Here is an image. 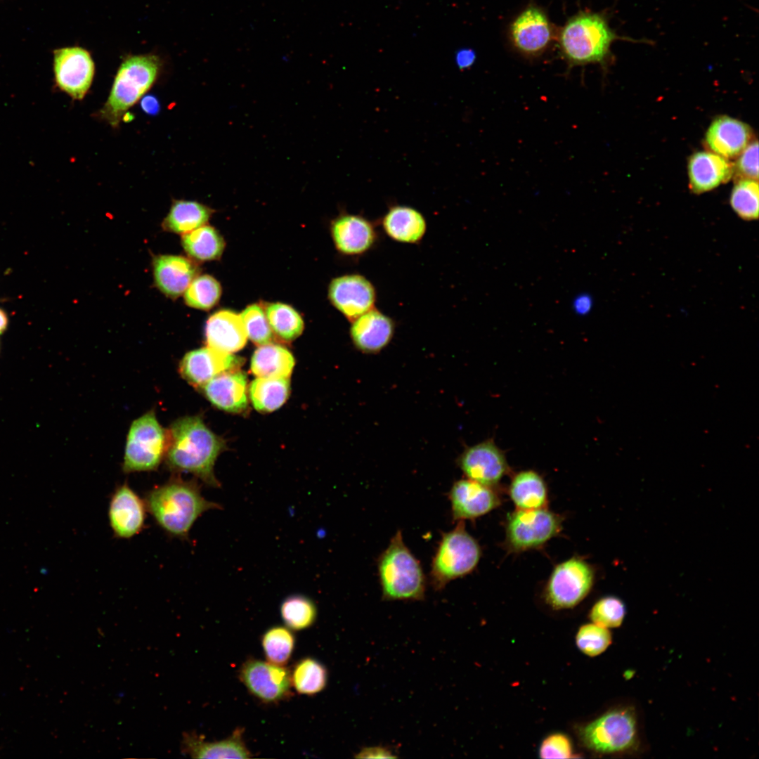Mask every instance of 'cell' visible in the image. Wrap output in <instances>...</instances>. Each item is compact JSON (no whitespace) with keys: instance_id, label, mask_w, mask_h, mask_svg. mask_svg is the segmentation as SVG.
<instances>
[{"instance_id":"484cf974","label":"cell","mask_w":759,"mask_h":759,"mask_svg":"<svg viewBox=\"0 0 759 759\" xmlns=\"http://www.w3.org/2000/svg\"><path fill=\"white\" fill-rule=\"evenodd\" d=\"M384 232L391 240L406 244L420 242L427 232V221L417 209L406 205L389 209L382 219Z\"/></svg>"},{"instance_id":"8992f818","label":"cell","mask_w":759,"mask_h":759,"mask_svg":"<svg viewBox=\"0 0 759 759\" xmlns=\"http://www.w3.org/2000/svg\"><path fill=\"white\" fill-rule=\"evenodd\" d=\"M580 737L588 748L598 753H635L640 744L635 708L621 706L606 711L582 727Z\"/></svg>"},{"instance_id":"f35d334b","label":"cell","mask_w":759,"mask_h":759,"mask_svg":"<svg viewBox=\"0 0 759 759\" xmlns=\"http://www.w3.org/2000/svg\"><path fill=\"white\" fill-rule=\"evenodd\" d=\"M578 649L590 656H597L604 652L611 642V635L608 628L595 623L582 625L576 637Z\"/></svg>"},{"instance_id":"c3c4849f","label":"cell","mask_w":759,"mask_h":759,"mask_svg":"<svg viewBox=\"0 0 759 759\" xmlns=\"http://www.w3.org/2000/svg\"><path fill=\"white\" fill-rule=\"evenodd\" d=\"M8 322V320L6 312L0 308V335L6 330Z\"/></svg>"},{"instance_id":"44dd1931","label":"cell","mask_w":759,"mask_h":759,"mask_svg":"<svg viewBox=\"0 0 759 759\" xmlns=\"http://www.w3.org/2000/svg\"><path fill=\"white\" fill-rule=\"evenodd\" d=\"M752 138L753 131L748 124L724 115L712 122L706 134L705 143L712 153L729 159L738 157Z\"/></svg>"},{"instance_id":"7a4b0ae2","label":"cell","mask_w":759,"mask_h":759,"mask_svg":"<svg viewBox=\"0 0 759 759\" xmlns=\"http://www.w3.org/2000/svg\"><path fill=\"white\" fill-rule=\"evenodd\" d=\"M144 500L156 524L169 537L180 540H188L193 524L204 513L221 509L202 495L197 481L184 480L179 474L147 491Z\"/></svg>"},{"instance_id":"3957f363","label":"cell","mask_w":759,"mask_h":759,"mask_svg":"<svg viewBox=\"0 0 759 759\" xmlns=\"http://www.w3.org/2000/svg\"><path fill=\"white\" fill-rule=\"evenodd\" d=\"M619 39L625 37L614 32L602 13L580 10L557 30L556 39L561 56L571 70L588 64L604 65L610 57L611 44Z\"/></svg>"},{"instance_id":"6da1fadb","label":"cell","mask_w":759,"mask_h":759,"mask_svg":"<svg viewBox=\"0 0 759 759\" xmlns=\"http://www.w3.org/2000/svg\"><path fill=\"white\" fill-rule=\"evenodd\" d=\"M223 448L222 440L199 416L178 418L167 429L164 461L173 474L190 473L208 486L219 488L214 467Z\"/></svg>"},{"instance_id":"4fadbf2b","label":"cell","mask_w":759,"mask_h":759,"mask_svg":"<svg viewBox=\"0 0 759 759\" xmlns=\"http://www.w3.org/2000/svg\"><path fill=\"white\" fill-rule=\"evenodd\" d=\"M457 463L466 478L493 488L511 473L505 453L493 439L467 447Z\"/></svg>"},{"instance_id":"f1b7e54d","label":"cell","mask_w":759,"mask_h":759,"mask_svg":"<svg viewBox=\"0 0 759 759\" xmlns=\"http://www.w3.org/2000/svg\"><path fill=\"white\" fill-rule=\"evenodd\" d=\"M294 365L292 353L273 344L259 346L251 360V370L258 377L289 378Z\"/></svg>"},{"instance_id":"4dcf8cb0","label":"cell","mask_w":759,"mask_h":759,"mask_svg":"<svg viewBox=\"0 0 759 759\" xmlns=\"http://www.w3.org/2000/svg\"><path fill=\"white\" fill-rule=\"evenodd\" d=\"M290 391L289 378L258 377L249 386V397L254 408L261 413L273 412L280 408Z\"/></svg>"},{"instance_id":"9a60e30c","label":"cell","mask_w":759,"mask_h":759,"mask_svg":"<svg viewBox=\"0 0 759 759\" xmlns=\"http://www.w3.org/2000/svg\"><path fill=\"white\" fill-rule=\"evenodd\" d=\"M148 510L144 499L128 484L117 486L110 495L108 519L113 536L129 539L146 528Z\"/></svg>"},{"instance_id":"bcb514c9","label":"cell","mask_w":759,"mask_h":759,"mask_svg":"<svg viewBox=\"0 0 759 759\" xmlns=\"http://www.w3.org/2000/svg\"><path fill=\"white\" fill-rule=\"evenodd\" d=\"M355 757L357 758H393L397 756L386 747L372 746L363 748Z\"/></svg>"},{"instance_id":"5b68a950","label":"cell","mask_w":759,"mask_h":759,"mask_svg":"<svg viewBox=\"0 0 759 759\" xmlns=\"http://www.w3.org/2000/svg\"><path fill=\"white\" fill-rule=\"evenodd\" d=\"M377 565L383 600L424 599L425 575L420 562L404 543L401 530L379 554Z\"/></svg>"},{"instance_id":"e0dca14e","label":"cell","mask_w":759,"mask_h":759,"mask_svg":"<svg viewBox=\"0 0 759 759\" xmlns=\"http://www.w3.org/2000/svg\"><path fill=\"white\" fill-rule=\"evenodd\" d=\"M495 488L467 478L454 482L448 493L453 520L474 519L498 507L500 498Z\"/></svg>"},{"instance_id":"ba28073f","label":"cell","mask_w":759,"mask_h":759,"mask_svg":"<svg viewBox=\"0 0 759 759\" xmlns=\"http://www.w3.org/2000/svg\"><path fill=\"white\" fill-rule=\"evenodd\" d=\"M167 429L158 422L153 410H149L130 426L124 450V473L156 470L164 458Z\"/></svg>"},{"instance_id":"d6a6232c","label":"cell","mask_w":759,"mask_h":759,"mask_svg":"<svg viewBox=\"0 0 759 759\" xmlns=\"http://www.w3.org/2000/svg\"><path fill=\"white\" fill-rule=\"evenodd\" d=\"M265 314L272 332L283 340L292 341L303 331L302 318L288 305L271 304L266 307Z\"/></svg>"},{"instance_id":"7402d4cb","label":"cell","mask_w":759,"mask_h":759,"mask_svg":"<svg viewBox=\"0 0 759 759\" xmlns=\"http://www.w3.org/2000/svg\"><path fill=\"white\" fill-rule=\"evenodd\" d=\"M247 384L245 374L235 369L216 375L200 389L214 406L238 413L247 407Z\"/></svg>"},{"instance_id":"83f0119b","label":"cell","mask_w":759,"mask_h":759,"mask_svg":"<svg viewBox=\"0 0 759 759\" xmlns=\"http://www.w3.org/2000/svg\"><path fill=\"white\" fill-rule=\"evenodd\" d=\"M241 733L236 731L231 737L216 741H205L201 737L186 734L183 737V748L195 758H248L251 753Z\"/></svg>"},{"instance_id":"2e32d148","label":"cell","mask_w":759,"mask_h":759,"mask_svg":"<svg viewBox=\"0 0 759 759\" xmlns=\"http://www.w3.org/2000/svg\"><path fill=\"white\" fill-rule=\"evenodd\" d=\"M328 296L332 305L352 321L375 307L377 291L366 277L353 273L334 278Z\"/></svg>"},{"instance_id":"ab89813d","label":"cell","mask_w":759,"mask_h":759,"mask_svg":"<svg viewBox=\"0 0 759 759\" xmlns=\"http://www.w3.org/2000/svg\"><path fill=\"white\" fill-rule=\"evenodd\" d=\"M240 315L247 337L254 344L261 346L271 342L272 330L261 306L257 304L250 305Z\"/></svg>"},{"instance_id":"ffe728a7","label":"cell","mask_w":759,"mask_h":759,"mask_svg":"<svg viewBox=\"0 0 759 759\" xmlns=\"http://www.w3.org/2000/svg\"><path fill=\"white\" fill-rule=\"evenodd\" d=\"M332 237L341 253L361 256L369 252L377 241L375 225L368 219L355 214H343L332 223Z\"/></svg>"},{"instance_id":"ac0fdd59","label":"cell","mask_w":759,"mask_h":759,"mask_svg":"<svg viewBox=\"0 0 759 759\" xmlns=\"http://www.w3.org/2000/svg\"><path fill=\"white\" fill-rule=\"evenodd\" d=\"M243 360L209 346L186 353L179 364L181 376L191 386L200 389L216 375L239 369Z\"/></svg>"},{"instance_id":"d590c367","label":"cell","mask_w":759,"mask_h":759,"mask_svg":"<svg viewBox=\"0 0 759 759\" xmlns=\"http://www.w3.org/2000/svg\"><path fill=\"white\" fill-rule=\"evenodd\" d=\"M758 182L755 180L736 181L730 195V205L743 220L758 219Z\"/></svg>"},{"instance_id":"60d3db41","label":"cell","mask_w":759,"mask_h":759,"mask_svg":"<svg viewBox=\"0 0 759 759\" xmlns=\"http://www.w3.org/2000/svg\"><path fill=\"white\" fill-rule=\"evenodd\" d=\"M625 615V604L620 599L614 596L599 599L590 612V618L594 623L606 628L620 626Z\"/></svg>"},{"instance_id":"ee69618b","label":"cell","mask_w":759,"mask_h":759,"mask_svg":"<svg viewBox=\"0 0 759 759\" xmlns=\"http://www.w3.org/2000/svg\"><path fill=\"white\" fill-rule=\"evenodd\" d=\"M593 304V299L589 293L580 292L573 298L571 308L576 315L585 316L591 312Z\"/></svg>"},{"instance_id":"8d00e7d4","label":"cell","mask_w":759,"mask_h":759,"mask_svg":"<svg viewBox=\"0 0 759 759\" xmlns=\"http://www.w3.org/2000/svg\"><path fill=\"white\" fill-rule=\"evenodd\" d=\"M261 644L268 661L284 665L290 659L294 646L292 632L283 626L268 629L263 635Z\"/></svg>"},{"instance_id":"836d02e7","label":"cell","mask_w":759,"mask_h":759,"mask_svg":"<svg viewBox=\"0 0 759 759\" xmlns=\"http://www.w3.org/2000/svg\"><path fill=\"white\" fill-rule=\"evenodd\" d=\"M292 674V683L297 692L313 695L321 692L327 684V673L325 666L311 658L299 661Z\"/></svg>"},{"instance_id":"74e56055","label":"cell","mask_w":759,"mask_h":759,"mask_svg":"<svg viewBox=\"0 0 759 759\" xmlns=\"http://www.w3.org/2000/svg\"><path fill=\"white\" fill-rule=\"evenodd\" d=\"M221 287L218 281L209 275L195 277L184 293L186 304L195 309L208 310L219 301Z\"/></svg>"},{"instance_id":"d4e9b609","label":"cell","mask_w":759,"mask_h":759,"mask_svg":"<svg viewBox=\"0 0 759 759\" xmlns=\"http://www.w3.org/2000/svg\"><path fill=\"white\" fill-rule=\"evenodd\" d=\"M205 337L207 346L231 353L245 346L247 335L240 315L222 310L214 313L207 320Z\"/></svg>"},{"instance_id":"52a82bcc","label":"cell","mask_w":759,"mask_h":759,"mask_svg":"<svg viewBox=\"0 0 759 759\" xmlns=\"http://www.w3.org/2000/svg\"><path fill=\"white\" fill-rule=\"evenodd\" d=\"M481 555L480 545L459 521L444 533L432 559L430 580L435 590H442L450 581L470 573Z\"/></svg>"},{"instance_id":"7dc6e473","label":"cell","mask_w":759,"mask_h":759,"mask_svg":"<svg viewBox=\"0 0 759 759\" xmlns=\"http://www.w3.org/2000/svg\"><path fill=\"white\" fill-rule=\"evenodd\" d=\"M141 108L143 111L150 115L156 114L160 109L157 99L153 96H147L142 98Z\"/></svg>"},{"instance_id":"cb8c5ba5","label":"cell","mask_w":759,"mask_h":759,"mask_svg":"<svg viewBox=\"0 0 759 759\" xmlns=\"http://www.w3.org/2000/svg\"><path fill=\"white\" fill-rule=\"evenodd\" d=\"M157 287L167 297L181 295L195 278L197 268L188 259L178 255H158L153 261Z\"/></svg>"},{"instance_id":"f546056e","label":"cell","mask_w":759,"mask_h":759,"mask_svg":"<svg viewBox=\"0 0 759 759\" xmlns=\"http://www.w3.org/2000/svg\"><path fill=\"white\" fill-rule=\"evenodd\" d=\"M212 212L209 207L196 201L174 200L162 227L169 232L185 234L205 225Z\"/></svg>"},{"instance_id":"5bb4252c","label":"cell","mask_w":759,"mask_h":759,"mask_svg":"<svg viewBox=\"0 0 759 759\" xmlns=\"http://www.w3.org/2000/svg\"><path fill=\"white\" fill-rule=\"evenodd\" d=\"M239 675L249 692L266 703L286 698L292 686L289 669L269 661L249 659L242 665Z\"/></svg>"},{"instance_id":"d6986e66","label":"cell","mask_w":759,"mask_h":759,"mask_svg":"<svg viewBox=\"0 0 759 759\" xmlns=\"http://www.w3.org/2000/svg\"><path fill=\"white\" fill-rule=\"evenodd\" d=\"M351 322V339L363 353H379L391 342L395 333L394 320L375 307Z\"/></svg>"},{"instance_id":"7bdbcfd3","label":"cell","mask_w":759,"mask_h":759,"mask_svg":"<svg viewBox=\"0 0 759 759\" xmlns=\"http://www.w3.org/2000/svg\"><path fill=\"white\" fill-rule=\"evenodd\" d=\"M572 753L569 738L562 733L552 734L545 738L539 751L541 758H569Z\"/></svg>"},{"instance_id":"30bf717a","label":"cell","mask_w":759,"mask_h":759,"mask_svg":"<svg viewBox=\"0 0 759 759\" xmlns=\"http://www.w3.org/2000/svg\"><path fill=\"white\" fill-rule=\"evenodd\" d=\"M595 572L583 559L573 557L557 564L545 589L547 602L554 609H569L579 604L590 592Z\"/></svg>"},{"instance_id":"b9f144b4","label":"cell","mask_w":759,"mask_h":759,"mask_svg":"<svg viewBox=\"0 0 759 759\" xmlns=\"http://www.w3.org/2000/svg\"><path fill=\"white\" fill-rule=\"evenodd\" d=\"M733 164V176L736 181L758 180V143L751 141L739 155Z\"/></svg>"},{"instance_id":"1f68e13d","label":"cell","mask_w":759,"mask_h":759,"mask_svg":"<svg viewBox=\"0 0 759 759\" xmlns=\"http://www.w3.org/2000/svg\"><path fill=\"white\" fill-rule=\"evenodd\" d=\"M181 245L188 256L198 261L219 259L225 245L217 231L205 225L183 234Z\"/></svg>"},{"instance_id":"f6af8a7d","label":"cell","mask_w":759,"mask_h":759,"mask_svg":"<svg viewBox=\"0 0 759 759\" xmlns=\"http://www.w3.org/2000/svg\"><path fill=\"white\" fill-rule=\"evenodd\" d=\"M476 60V53L472 48L463 47L455 53V62L460 70L470 68Z\"/></svg>"},{"instance_id":"9c48e42d","label":"cell","mask_w":759,"mask_h":759,"mask_svg":"<svg viewBox=\"0 0 759 759\" xmlns=\"http://www.w3.org/2000/svg\"><path fill=\"white\" fill-rule=\"evenodd\" d=\"M562 521V517L546 507L517 509L507 517L506 547L515 552L539 547L560 532Z\"/></svg>"},{"instance_id":"e575fe53","label":"cell","mask_w":759,"mask_h":759,"mask_svg":"<svg viewBox=\"0 0 759 759\" xmlns=\"http://www.w3.org/2000/svg\"><path fill=\"white\" fill-rule=\"evenodd\" d=\"M281 616L286 625L299 630L310 627L316 621L317 608L309 597L301 595L287 597L280 606Z\"/></svg>"},{"instance_id":"603a6c76","label":"cell","mask_w":759,"mask_h":759,"mask_svg":"<svg viewBox=\"0 0 759 759\" xmlns=\"http://www.w3.org/2000/svg\"><path fill=\"white\" fill-rule=\"evenodd\" d=\"M687 169L689 188L696 194L710 191L733 176V164L708 151L694 153L689 159Z\"/></svg>"},{"instance_id":"277c9868","label":"cell","mask_w":759,"mask_h":759,"mask_svg":"<svg viewBox=\"0 0 759 759\" xmlns=\"http://www.w3.org/2000/svg\"><path fill=\"white\" fill-rule=\"evenodd\" d=\"M163 67L154 53L129 55L119 65L103 106L96 118L116 129L128 110L155 84Z\"/></svg>"},{"instance_id":"7c38bea8","label":"cell","mask_w":759,"mask_h":759,"mask_svg":"<svg viewBox=\"0 0 759 759\" xmlns=\"http://www.w3.org/2000/svg\"><path fill=\"white\" fill-rule=\"evenodd\" d=\"M557 31L547 13L536 4H529L512 21L508 37L513 48L523 56H540L557 39Z\"/></svg>"},{"instance_id":"4316f807","label":"cell","mask_w":759,"mask_h":759,"mask_svg":"<svg viewBox=\"0 0 759 759\" xmlns=\"http://www.w3.org/2000/svg\"><path fill=\"white\" fill-rule=\"evenodd\" d=\"M509 495L519 510H534L547 507L548 492L544 479L537 472L522 470L512 475Z\"/></svg>"},{"instance_id":"8fae6325","label":"cell","mask_w":759,"mask_h":759,"mask_svg":"<svg viewBox=\"0 0 759 759\" xmlns=\"http://www.w3.org/2000/svg\"><path fill=\"white\" fill-rule=\"evenodd\" d=\"M53 69L57 87L77 100H82L89 92L96 72L91 53L79 46L55 49Z\"/></svg>"}]
</instances>
